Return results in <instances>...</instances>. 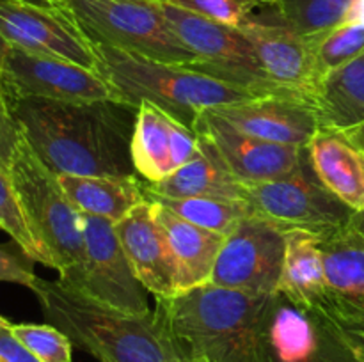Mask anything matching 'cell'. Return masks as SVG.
Wrapping results in <instances>:
<instances>
[{"instance_id":"6da1fadb","label":"cell","mask_w":364,"mask_h":362,"mask_svg":"<svg viewBox=\"0 0 364 362\" xmlns=\"http://www.w3.org/2000/svg\"><path fill=\"white\" fill-rule=\"evenodd\" d=\"M23 138L55 174L137 176L132 163L137 106L117 99H7Z\"/></svg>"},{"instance_id":"7a4b0ae2","label":"cell","mask_w":364,"mask_h":362,"mask_svg":"<svg viewBox=\"0 0 364 362\" xmlns=\"http://www.w3.org/2000/svg\"><path fill=\"white\" fill-rule=\"evenodd\" d=\"M274 295L205 284L166 300L155 314L178 362H270L267 325Z\"/></svg>"},{"instance_id":"3957f363","label":"cell","mask_w":364,"mask_h":362,"mask_svg":"<svg viewBox=\"0 0 364 362\" xmlns=\"http://www.w3.org/2000/svg\"><path fill=\"white\" fill-rule=\"evenodd\" d=\"M31 290L46 323L100 362H178L155 311L130 314L39 277Z\"/></svg>"},{"instance_id":"277c9868","label":"cell","mask_w":364,"mask_h":362,"mask_svg":"<svg viewBox=\"0 0 364 362\" xmlns=\"http://www.w3.org/2000/svg\"><path fill=\"white\" fill-rule=\"evenodd\" d=\"M96 70L114 87L121 102L137 106L153 103L194 130L205 110L258 98L247 89L199 73L188 66L135 55L105 45H92Z\"/></svg>"},{"instance_id":"5b68a950","label":"cell","mask_w":364,"mask_h":362,"mask_svg":"<svg viewBox=\"0 0 364 362\" xmlns=\"http://www.w3.org/2000/svg\"><path fill=\"white\" fill-rule=\"evenodd\" d=\"M27 226L48 259V268L59 272V283L73 290L85 261L84 215L60 187L57 174L38 158L27 141H21L9 163Z\"/></svg>"},{"instance_id":"8992f818","label":"cell","mask_w":364,"mask_h":362,"mask_svg":"<svg viewBox=\"0 0 364 362\" xmlns=\"http://www.w3.org/2000/svg\"><path fill=\"white\" fill-rule=\"evenodd\" d=\"M91 45L188 66L196 55L171 27L162 0H55Z\"/></svg>"},{"instance_id":"52a82bcc","label":"cell","mask_w":364,"mask_h":362,"mask_svg":"<svg viewBox=\"0 0 364 362\" xmlns=\"http://www.w3.org/2000/svg\"><path fill=\"white\" fill-rule=\"evenodd\" d=\"M245 201L252 216L287 231L327 234L350 220L348 208L318 180L309 162L308 148L294 172L262 183H245Z\"/></svg>"},{"instance_id":"ba28073f","label":"cell","mask_w":364,"mask_h":362,"mask_svg":"<svg viewBox=\"0 0 364 362\" xmlns=\"http://www.w3.org/2000/svg\"><path fill=\"white\" fill-rule=\"evenodd\" d=\"M162 6L178 38L196 55L188 67L256 96H284L267 77L258 53L240 28L208 20L166 0Z\"/></svg>"},{"instance_id":"9c48e42d","label":"cell","mask_w":364,"mask_h":362,"mask_svg":"<svg viewBox=\"0 0 364 362\" xmlns=\"http://www.w3.org/2000/svg\"><path fill=\"white\" fill-rule=\"evenodd\" d=\"M0 89L6 99L43 98L55 102H102L117 99L112 85L96 70L36 55L11 46L0 67Z\"/></svg>"},{"instance_id":"30bf717a","label":"cell","mask_w":364,"mask_h":362,"mask_svg":"<svg viewBox=\"0 0 364 362\" xmlns=\"http://www.w3.org/2000/svg\"><path fill=\"white\" fill-rule=\"evenodd\" d=\"M84 270L73 291L130 314L151 311L148 290L137 279L121 247L116 222L84 215Z\"/></svg>"},{"instance_id":"8fae6325","label":"cell","mask_w":364,"mask_h":362,"mask_svg":"<svg viewBox=\"0 0 364 362\" xmlns=\"http://www.w3.org/2000/svg\"><path fill=\"white\" fill-rule=\"evenodd\" d=\"M284 247V233L258 216H249L224 240L210 284L255 297L276 295Z\"/></svg>"},{"instance_id":"7c38bea8","label":"cell","mask_w":364,"mask_h":362,"mask_svg":"<svg viewBox=\"0 0 364 362\" xmlns=\"http://www.w3.org/2000/svg\"><path fill=\"white\" fill-rule=\"evenodd\" d=\"M0 35L23 52L96 70L92 45L55 4L43 6L28 0H0Z\"/></svg>"},{"instance_id":"4fadbf2b","label":"cell","mask_w":364,"mask_h":362,"mask_svg":"<svg viewBox=\"0 0 364 362\" xmlns=\"http://www.w3.org/2000/svg\"><path fill=\"white\" fill-rule=\"evenodd\" d=\"M238 28L251 41L270 82L284 96L313 105L320 80L309 38L284 23L274 9L270 18L252 14Z\"/></svg>"},{"instance_id":"5bb4252c","label":"cell","mask_w":364,"mask_h":362,"mask_svg":"<svg viewBox=\"0 0 364 362\" xmlns=\"http://www.w3.org/2000/svg\"><path fill=\"white\" fill-rule=\"evenodd\" d=\"M198 141L208 148L242 183H262L294 172L306 148L276 144L237 130L212 110H205L194 124Z\"/></svg>"},{"instance_id":"9a60e30c","label":"cell","mask_w":364,"mask_h":362,"mask_svg":"<svg viewBox=\"0 0 364 362\" xmlns=\"http://www.w3.org/2000/svg\"><path fill=\"white\" fill-rule=\"evenodd\" d=\"M199 151L192 128L153 103L142 102L132 135V163L144 183L166 180Z\"/></svg>"},{"instance_id":"2e32d148","label":"cell","mask_w":364,"mask_h":362,"mask_svg":"<svg viewBox=\"0 0 364 362\" xmlns=\"http://www.w3.org/2000/svg\"><path fill=\"white\" fill-rule=\"evenodd\" d=\"M116 233L135 275L148 293L155 295L156 300L176 297V263L153 202L148 199L116 222Z\"/></svg>"},{"instance_id":"e0dca14e","label":"cell","mask_w":364,"mask_h":362,"mask_svg":"<svg viewBox=\"0 0 364 362\" xmlns=\"http://www.w3.org/2000/svg\"><path fill=\"white\" fill-rule=\"evenodd\" d=\"M212 112L251 137L297 148H308L320 130L315 106L290 96H258L217 106Z\"/></svg>"},{"instance_id":"ac0fdd59","label":"cell","mask_w":364,"mask_h":362,"mask_svg":"<svg viewBox=\"0 0 364 362\" xmlns=\"http://www.w3.org/2000/svg\"><path fill=\"white\" fill-rule=\"evenodd\" d=\"M326 268V309L320 316L341 327L364 325V241L347 229L320 234Z\"/></svg>"},{"instance_id":"d6986e66","label":"cell","mask_w":364,"mask_h":362,"mask_svg":"<svg viewBox=\"0 0 364 362\" xmlns=\"http://www.w3.org/2000/svg\"><path fill=\"white\" fill-rule=\"evenodd\" d=\"M318 180L354 212L364 209V124L320 128L308 144Z\"/></svg>"},{"instance_id":"ffe728a7","label":"cell","mask_w":364,"mask_h":362,"mask_svg":"<svg viewBox=\"0 0 364 362\" xmlns=\"http://www.w3.org/2000/svg\"><path fill=\"white\" fill-rule=\"evenodd\" d=\"M149 201L169 238L178 272V295L212 283L213 268L226 236L181 219L162 202Z\"/></svg>"},{"instance_id":"44dd1931","label":"cell","mask_w":364,"mask_h":362,"mask_svg":"<svg viewBox=\"0 0 364 362\" xmlns=\"http://www.w3.org/2000/svg\"><path fill=\"white\" fill-rule=\"evenodd\" d=\"M329 337V319L274 295L267 325L270 362H311Z\"/></svg>"},{"instance_id":"7402d4cb","label":"cell","mask_w":364,"mask_h":362,"mask_svg":"<svg viewBox=\"0 0 364 362\" xmlns=\"http://www.w3.org/2000/svg\"><path fill=\"white\" fill-rule=\"evenodd\" d=\"M277 293L299 307L322 314L326 309V268L320 234L287 231Z\"/></svg>"},{"instance_id":"603a6c76","label":"cell","mask_w":364,"mask_h":362,"mask_svg":"<svg viewBox=\"0 0 364 362\" xmlns=\"http://www.w3.org/2000/svg\"><path fill=\"white\" fill-rule=\"evenodd\" d=\"M64 194L84 215L119 222L139 204L148 201L144 181L139 176H75L57 174Z\"/></svg>"},{"instance_id":"cb8c5ba5","label":"cell","mask_w":364,"mask_h":362,"mask_svg":"<svg viewBox=\"0 0 364 362\" xmlns=\"http://www.w3.org/2000/svg\"><path fill=\"white\" fill-rule=\"evenodd\" d=\"M199 142V141H198ZM148 197H213L245 201V183L199 142V151L183 167L159 183H144Z\"/></svg>"},{"instance_id":"d4e9b609","label":"cell","mask_w":364,"mask_h":362,"mask_svg":"<svg viewBox=\"0 0 364 362\" xmlns=\"http://www.w3.org/2000/svg\"><path fill=\"white\" fill-rule=\"evenodd\" d=\"M313 105L320 128L364 124V52L323 77Z\"/></svg>"},{"instance_id":"484cf974","label":"cell","mask_w":364,"mask_h":362,"mask_svg":"<svg viewBox=\"0 0 364 362\" xmlns=\"http://www.w3.org/2000/svg\"><path fill=\"white\" fill-rule=\"evenodd\" d=\"M180 215L181 219L199 227L213 231L223 236H230L245 219L252 216L247 201L242 199H213V197H149Z\"/></svg>"},{"instance_id":"4316f807","label":"cell","mask_w":364,"mask_h":362,"mask_svg":"<svg viewBox=\"0 0 364 362\" xmlns=\"http://www.w3.org/2000/svg\"><path fill=\"white\" fill-rule=\"evenodd\" d=\"M350 0H277V16L306 38H315L338 27Z\"/></svg>"},{"instance_id":"83f0119b","label":"cell","mask_w":364,"mask_h":362,"mask_svg":"<svg viewBox=\"0 0 364 362\" xmlns=\"http://www.w3.org/2000/svg\"><path fill=\"white\" fill-rule=\"evenodd\" d=\"M315 50V64L318 80L338 67L345 66L364 52V27L338 25L323 34L309 38ZM320 85V84H318Z\"/></svg>"},{"instance_id":"f1b7e54d","label":"cell","mask_w":364,"mask_h":362,"mask_svg":"<svg viewBox=\"0 0 364 362\" xmlns=\"http://www.w3.org/2000/svg\"><path fill=\"white\" fill-rule=\"evenodd\" d=\"M0 229L6 231L11 240L16 241L34 261L48 266V259H46L45 252L39 248V245L36 243L23 212H21L13 180H11L9 167L4 165L2 162H0Z\"/></svg>"},{"instance_id":"f546056e","label":"cell","mask_w":364,"mask_h":362,"mask_svg":"<svg viewBox=\"0 0 364 362\" xmlns=\"http://www.w3.org/2000/svg\"><path fill=\"white\" fill-rule=\"evenodd\" d=\"M14 339L41 362H71L73 343L53 325L16 323L9 327Z\"/></svg>"},{"instance_id":"4dcf8cb0","label":"cell","mask_w":364,"mask_h":362,"mask_svg":"<svg viewBox=\"0 0 364 362\" xmlns=\"http://www.w3.org/2000/svg\"><path fill=\"white\" fill-rule=\"evenodd\" d=\"M167 4L187 9L208 20L240 27L256 9L272 7L277 0H166Z\"/></svg>"},{"instance_id":"1f68e13d","label":"cell","mask_w":364,"mask_h":362,"mask_svg":"<svg viewBox=\"0 0 364 362\" xmlns=\"http://www.w3.org/2000/svg\"><path fill=\"white\" fill-rule=\"evenodd\" d=\"M34 259L14 240L0 243V280L20 284L31 290L38 275L34 273Z\"/></svg>"},{"instance_id":"d6a6232c","label":"cell","mask_w":364,"mask_h":362,"mask_svg":"<svg viewBox=\"0 0 364 362\" xmlns=\"http://www.w3.org/2000/svg\"><path fill=\"white\" fill-rule=\"evenodd\" d=\"M23 141L20 124L14 119L7 99L0 94V162L9 167L18 146Z\"/></svg>"},{"instance_id":"836d02e7","label":"cell","mask_w":364,"mask_h":362,"mask_svg":"<svg viewBox=\"0 0 364 362\" xmlns=\"http://www.w3.org/2000/svg\"><path fill=\"white\" fill-rule=\"evenodd\" d=\"M11 325H13V323H11ZM0 355H2L7 362H41L39 358H36L27 348H23L16 339H14L9 327L0 329Z\"/></svg>"},{"instance_id":"e575fe53","label":"cell","mask_w":364,"mask_h":362,"mask_svg":"<svg viewBox=\"0 0 364 362\" xmlns=\"http://www.w3.org/2000/svg\"><path fill=\"white\" fill-rule=\"evenodd\" d=\"M331 322V319H329ZM338 336L341 337V341L345 343V346L348 348L352 355V361L354 362H364V325L363 327H341L336 325Z\"/></svg>"},{"instance_id":"d590c367","label":"cell","mask_w":364,"mask_h":362,"mask_svg":"<svg viewBox=\"0 0 364 362\" xmlns=\"http://www.w3.org/2000/svg\"><path fill=\"white\" fill-rule=\"evenodd\" d=\"M347 229L350 231L354 236H358L359 240L364 241V209L363 212L352 213L350 220L347 222Z\"/></svg>"},{"instance_id":"8d00e7d4","label":"cell","mask_w":364,"mask_h":362,"mask_svg":"<svg viewBox=\"0 0 364 362\" xmlns=\"http://www.w3.org/2000/svg\"><path fill=\"white\" fill-rule=\"evenodd\" d=\"M9 48H11L9 43H7L6 39H4L2 35H0V67H2V62H4V59H6V55H7V52H9ZM0 94H2V89H0Z\"/></svg>"},{"instance_id":"74e56055","label":"cell","mask_w":364,"mask_h":362,"mask_svg":"<svg viewBox=\"0 0 364 362\" xmlns=\"http://www.w3.org/2000/svg\"><path fill=\"white\" fill-rule=\"evenodd\" d=\"M6 327H11V322H9V319L4 318L2 314H0V329H6Z\"/></svg>"},{"instance_id":"f35d334b","label":"cell","mask_w":364,"mask_h":362,"mask_svg":"<svg viewBox=\"0 0 364 362\" xmlns=\"http://www.w3.org/2000/svg\"><path fill=\"white\" fill-rule=\"evenodd\" d=\"M28 2H34V4H43V6H52V0H28Z\"/></svg>"},{"instance_id":"ab89813d","label":"cell","mask_w":364,"mask_h":362,"mask_svg":"<svg viewBox=\"0 0 364 362\" xmlns=\"http://www.w3.org/2000/svg\"><path fill=\"white\" fill-rule=\"evenodd\" d=\"M0 362H7V361H6V358H4V357H2V355H0Z\"/></svg>"},{"instance_id":"60d3db41","label":"cell","mask_w":364,"mask_h":362,"mask_svg":"<svg viewBox=\"0 0 364 362\" xmlns=\"http://www.w3.org/2000/svg\"><path fill=\"white\" fill-rule=\"evenodd\" d=\"M52 2H55V0H52Z\"/></svg>"}]
</instances>
